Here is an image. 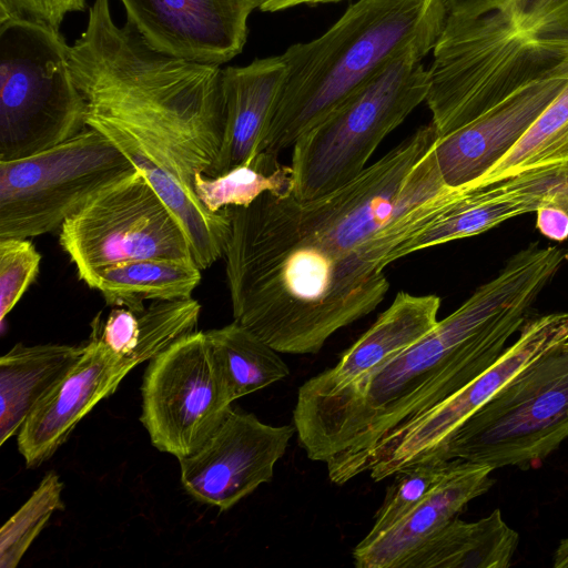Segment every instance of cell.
<instances>
[{
    "instance_id": "cell-9",
    "label": "cell",
    "mask_w": 568,
    "mask_h": 568,
    "mask_svg": "<svg viewBox=\"0 0 568 568\" xmlns=\"http://www.w3.org/2000/svg\"><path fill=\"white\" fill-rule=\"evenodd\" d=\"M59 242L93 288L108 266L146 258H193L166 204L136 170L98 193L60 227Z\"/></svg>"
},
{
    "instance_id": "cell-19",
    "label": "cell",
    "mask_w": 568,
    "mask_h": 568,
    "mask_svg": "<svg viewBox=\"0 0 568 568\" xmlns=\"http://www.w3.org/2000/svg\"><path fill=\"white\" fill-rule=\"evenodd\" d=\"M84 346L14 345L0 358V445L77 363Z\"/></svg>"
},
{
    "instance_id": "cell-8",
    "label": "cell",
    "mask_w": 568,
    "mask_h": 568,
    "mask_svg": "<svg viewBox=\"0 0 568 568\" xmlns=\"http://www.w3.org/2000/svg\"><path fill=\"white\" fill-rule=\"evenodd\" d=\"M568 341V312L528 320L513 345L462 389L389 432L373 447L326 463L343 485L369 471L381 481L414 464L433 460L449 436L525 368Z\"/></svg>"
},
{
    "instance_id": "cell-10",
    "label": "cell",
    "mask_w": 568,
    "mask_h": 568,
    "mask_svg": "<svg viewBox=\"0 0 568 568\" xmlns=\"http://www.w3.org/2000/svg\"><path fill=\"white\" fill-rule=\"evenodd\" d=\"M141 392L140 420L152 445L178 460L209 439L233 403L205 332L183 336L149 361Z\"/></svg>"
},
{
    "instance_id": "cell-23",
    "label": "cell",
    "mask_w": 568,
    "mask_h": 568,
    "mask_svg": "<svg viewBox=\"0 0 568 568\" xmlns=\"http://www.w3.org/2000/svg\"><path fill=\"white\" fill-rule=\"evenodd\" d=\"M205 333L233 402L290 375L280 353L237 322Z\"/></svg>"
},
{
    "instance_id": "cell-30",
    "label": "cell",
    "mask_w": 568,
    "mask_h": 568,
    "mask_svg": "<svg viewBox=\"0 0 568 568\" xmlns=\"http://www.w3.org/2000/svg\"><path fill=\"white\" fill-rule=\"evenodd\" d=\"M344 0H263L260 8L263 12H277L292 9L300 6H317L326 3H336Z\"/></svg>"
},
{
    "instance_id": "cell-18",
    "label": "cell",
    "mask_w": 568,
    "mask_h": 568,
    "mask_svg": "<svg viewBox=\"0 0 568 568\" xmlns=\"http://www.w3.org/2000/svg\"><path fill=\"white\" fill-rule=\"evenodd\" d=\"M285 72L281 54L222 70L223 136L219 156L206 175L224 174L257 155Z\"/></svg>"
},
{
    "instance_id": "cell-20",
    "label": "cell",
    "mask_w": 568,
    "mask_h": 568,
    "mask_svg": "<svg viewBox=\"0 0 568 568\" xmlns=\"http://www.w3.org/2000/svg\"><path fill=\"white\" fill-rule=\"evenodd\" d=\"M518 534L499 509L477 521L458 517L428 539L400 568H506L513 562Z\"/></svg>"
},
{
    "instance_id": "cell-1",
    "label": "cell",
    "mask_w": 568,
    "mask_h": 568,
    "mask_svg": "<svg viewBox=\"0 0 568 568\" xmlns=\"http://www.w3.org/2000/svg\"><path fill=\"white\" fill-rule=\"evenodd\" d=\"M560 266L552 248L531 243L408 348L336 392L296 398L306 456L327 463L366 450L462 389L503 354Z\"/></svg>"
},
{
    "instance_id": "cell-13",
    "label": "cell",
    "mask_w": 568,
    "mask_h": 568,
    "mask_svg": "<svg viewBox=\"0 0 568 568\" xmlns=\"http://www.w3.org/2000/svg\"><path fill=\"white\" fill-rule=\"evenodd\" d=\"M90 341L77 363L39 402L18 432V448L28 467L48 460L75 426L102 399L113 394L139 364L115 354L93 323Z\"/></svg>"
},
{
    "instance_id": "cell-11",
    "label": "cell",
    "mask_w": 568,
    "mask_h": 568,
    "mask_svg": "<svg viewBox=\"0 0 568 568\" xmlns=\"http://www.w3.org/2000/svg\"><path fill=\"white\" fill-rule=\"evenodd\" d=\"M295 433L294 425H268L232 408L194 454L179 459L181 483L194 499L227 510L272 480Z\"/></svg>"
},
{
    "instance_id": "cell-26",
    "label": "cell",
    "mask_w": 568,
    "mask_h": 568,
    "mask_svg": "<svg viewBox=\"0 0 568 568\" xmlns=\"http://www.w3.org/2000/svg\"><path fill=\"white\" fill-rule=\"evenodd\" d=\"M448 463L449 460L422 462L396 473L374 516L373 527L361 541L375 539L414 509L443 476Z\"/></svg>"
},
{
    "instance_id": "cell-25",
    "label": "cell",
    "mask_w": 568,
    "mask_h": 568,
    "mask_svg": "<svg viewBox=\"0 0 568 568\" xmlns=\"http://www.w3.org/2000/svg\"><path fill=\"white\" fill-rule=\"evenodd\" d=\"M63 484L48 473L29 499L0 530V567L16 568L55 510L63 509Z\"/></svg>"
},
{
    "instance_id": "cell-32",
    "label": "cell",
    "mask_w": 568,
    "mask_h": 568,
    "mask_svg": "<svg viewBox=\"0 0 568 568\" xmlns=\"http://www.w3.org/2000/svg\"><path fill=\"white\" fill-rule=\"evenodd\" d=\"M565 258H567V260H568V247H567V251H566V253H565Z\"/></svg>"
},
{
    "instance_id": "cell-6",
    "label": "cell",
    "mask_w": 568,
    "mask_h": 568,
    "mask_svg": "<svg viewBox=\"0 0 568 568\" xmlns=\"http://www.w3.org/2000/svg\"><path fill=\"white\" fill-rule=\"evenodd\" d=\"M564 344L520 372L469 416L432 462L462 459L494 469H528L556 450L568 437V347Z\"/></svg>"
},
{
    "instance_id": "cell-14",
    "label": "cell",
    "mask_w": 568,
    "mask_h": 568,
    "mask_svg": "<svg viewBox=\"0 0 568 568\" xmlns=\"http://www.w3.org/2000/svg\"><path fill=\"white\" fill-rule=\"evenodd\" d=\"M546 204L568 210V168L526 173L484 187H452L426 226L402 245L399 258L478 235Z\"/></svg>"
},
{
    "instance_id": "cell-4",
    "label": "cell",
    "mask_w": 568,
    "mask_h": 568,
    "mask_svg": "<svg viewBox=\"0 0 568 568\" xmlns=\"http://www.w3.org/2000/svg\"><path fill=\"white\" fill-rule=\"evenodd\" d=\"M439 32H426L396 51L296 140L291 163L296 199L318 197L356 178L384 138L426 100L429 75L423 60Z\"/></svg>"
},
{
    "instance_id": "cell-3",
    "label": "cell",
    "mask_w": 568,
    "mask_h": 568,
    "mask_svg": "<svg viewBox=\"0 0 568 568\" xmlns=\"http://www.w3.org/2000/svg\"><path fill=\"white\" fill-rule=\"evenodd\" d=\"M443 18L442 0H356L322 36L288 47L281 54L285 79L258 153L293 146L396 51L442 29Z\"/></svg>"
},
{
    "instance_id": "cell-31",
    "label": "cell",
    "mask_w": 568,
    "mask_h": 568,
    "mask_svg": "<svg viewBox=\"0 0 568 568\" xmlns=\"http://www.w3.org/2000/svg\"><path fill=\"white\" fill-rule=\"evenodd\" d=\"M555 568H568V538L562 539L554 555Z\"/></svg>"
},
{
    "instance_id": "cell-12",
    "label": "cell",
    "mask_w": 568,
    "mask_h": 568,
    "mask_svg": "<svg viewBox=\"0 0 568 568\" xmlns=\"http://www.w3.org/2000/svg\"><path fill=\"white\" fill-rule=\"evenodd\" d=\"M130 23L153 50L221 65L239 55L248 18L263 0H120Z\"/></svg>"
},
{
    "instance_id": "cell-5",
    "label": "cell",
    "mask_w": 568,
    "mask_h": 568,
    "mask_svg": "<svg viewBox=\"0 0 568 568\" xmlns=\"http://www.w3.org/2000/svg\"><path fill=\"white\" fill-rule=\"evenodd\" d=\"M87 128V102L60 30L20 17L0 20V161L31 156Z\"/></svg>"
},
{
    "instance_id": "cell-29",
    "label": "cell",
    "mask_w": 568,
    "mask_h": 568,
    "mask_svg": "<svg viewBox=\"0 0 568 568\" xmlns=\"http://www.w3.org/2000/svg\"><path fill=\"white\" fill-rule=\"evenodd\" d=\"M536 226L546 237L562 242L568 240V210L557 204H546L536 211Z\"/></svg>"
},
{
    "instance_id": "cell-16",
    "label": "cell",
    "mask_w": 568,
    "mask_h": 568,
    "mask_svg": "<svg viewBox=\"0 0 568 568\" xmlns=\"http://www.w3.org/2000/svg\"><path fill=\"white\" fill-rule=\"evenodd\" d=\"M493 467L453 459L425 498L396 525L354 548L358 568H400L428 539L493 486Z\"/></svg>"
},
{
    "instance_id": "cell-24",
    "label": "cell",
    "mask_w": 568,
    "mask_h": 568,
    "mask_svg": "<svg viewBox=\"0 0 568 568\" xmlns=\"http://www.w3.org/2000/svg\"><path fill=\"white\" fill-rule=\"evenodd\" d=\"M193 186L202 204L215 213L225 207L247 206L266 192H293V172L291 165L280 162L278 154L264 151L224 174L199 173Z\"/></svg>"
},
{
    "instance_id": "cell-27",
    "label": "cell",
    "mask_w": 568,
    "mask_h": 568,
    "mask_svg": "<svg viewBox=\"0 0 568 568\" xmlns=\"http://www.w3.org/2000/svg\"><path fill=\"white\" fill-rule=\"evenodd\" d=\"M41 254L29 239H0V323L36 281Z\"/></svg>"
},
{
    "instance_id": "cell-7",
    "label": "cell",
    "mask_w": 568,
    "mask_h": 568,
    "mask_svg": "<svg viewBox=\"0 0 568 568\" xmlns=\"http://www.w3.org/2000/svg\"><path fill=\"white\" fill-rule=\"evenodd\" d=\"M136 170L89 126L31 156L0 161V239H30L60 229L98 193Z\"/></svg>"
},
{
    "instance_id": "cell-17",
    "label": "cell",
    "mask_w": 568,
    "mask_h": 568,
    "mask_svg": "<svg viewBox=\"0 0 568 568\" xmlns=\"http://www.w3.org/2000/svg\"><path fill=\"white\" fill-rule=\"evenodd\" d=\"M439 308L437 295L398 292L387 310L341 355L335 366L300 386L296 398L336 392L408 348L437 325Z\"/></svg>"
},
{
    "instance_id": "cell-22",
    "label": "cell",
    "mask_w": 568,
    "mask_h": 568,
    "mask_svg": "<svg viewBox=\"0 0 568 568\" xmlns=\"http://www.w3.org/2000/svg\"><path fill=\"white\" fill-rule=\"evenodd\" d=\"M560 168H568V84L493 168L464 187H484L517 175Z\"/></svg>"
},
{
    "instance_id": "cell-15",
    "label": "cell",
    "mask_w": 568,
    "mask_h": 568,
    "mask_svg": "<svg viewBox=\"0 0 568 568\" xmlns=\"http://www.w3.org/2000/svg\"><path fill=\"white\" fill-rule=\"evenodd\" d=\"M568 84V69L538 80L459 129L438 138L434 151L444 182L465 186L485 174L524 135Z\"/></svg>"
},
{
    "instance_id": "cell-2",
    "label": "cell",
    "mask_w": 568,
    "mask_h": 568,
    "mask_svg": "<svg viewBox=\"0 0 568 568\" xmlns=\"http://www.w3.org/2000/svg\"><path fill=\"white\" fill-rule=\"evenodd\" d=\"M425 102L442 138L568 69V0H442Z\"/></svg>"
},
{
    "instance_id": "cell-28",
    "label": "cell",
    "mask_w": 568,
    "mask_h": 568,
    "mask_svg": "<svg viewBox=\"0 0 568 568\" xmlns=\"http://www.w3.org/2000/svg\"><path fill=\"white\" fill-rule=\"evenodd\" d=\"M95 322L100 337L115 354L134 359L133 355L140 334L139 318L135 312L126 307H116L110 312L103 326H101L99 316Z\"/></svg>"
},
{
    "instance_id": "cell-33",
    "label": "cell",
    "mask_w": 568,
    "mask_h": 568,
    "mask_svg": "<svg viewBox=\"0 0 568 568\" xmlns=\"http://www.w3.org/2000/svg\"><path fill=\"white\" fill-rule=\"evenodd\" d=\"M566 347H568V341L564 344Z\"/></svg>"
},
{
    "instance_id": "cell-21",
    "label": "cell",
    "mask_w": 568,
    "mask_h": 568,
    "mask_svg": "<svg viewBox=\"0 0 568 568\" xmlns=\"http://www.w3.org/2000/svg\"><path fill=\"white\" fill-rule=\"evenodd\" d=\"M201 268L194 258H146L114 264L95 281L105 302L142 312L145 301L190 298L200 284Z\"/></svg>"
}]
</instances>
